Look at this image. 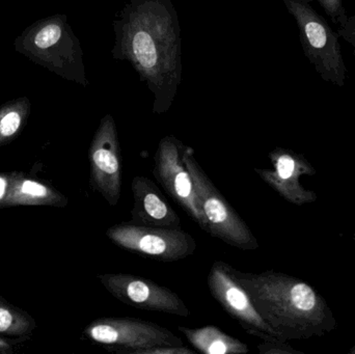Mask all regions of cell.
I'll list each match as a JSON object with an SVG mask.
<instances>
[{"label":"cell","instance_id":"52a82bcc","mask_svg":"<svg viewBox=\"0 0 355 354\" xmlns=\"http://www.w3.org/2000/svg\"><path fill=\"white\" fill-rule=\"evenodd\" d=\"M89 185L116 207L121 199L123 160L116 123L110 114L102 118L89 151Z\"/></svg>","mask_w":355,"mask_h":354},{"label":"cell","instance_id":"ac0fdd59","mask_svg":"<svg viewBox=\"0 0 355 354\" xmlns=\"http://www.w3.org/2000/svg\"><path fill=\"white\" fill-rule=\"evenodd\" d=\"M139 354H196V351L184 346H158L143 351Z\"/></svg>","mask_w":355,"mask_h":354},{"label":"cell","instance_id":"ba28073f","mask_svg":"<svg viewBox=\"0 0 355 354\" xmlns=\"http://www.w3.org/2000/svg\"><path fill=\"white\" fill-rule=\"evenodd\" d=\"M97 278L112 297L129 307L179 317L190 316V310L176 292L149 278L128 274H103Z\"/></svg>","mask_w":355,"mask_h":354},{"label":"cell","instance_id":"7a4b0ae2","mask_svg":"<svg viewBox=\"0 0 355 354\" xmlns=\"http://www.w3.org/2000/svg\"><path fill=\"white\" fill-rule=\"evenodd\" d=\"M184 161L191 175L198 204L206 218L205 232L241 251L257 249L258 241L250 227L221 195L194 157L193 149L188 145L184 151Z\"/></svg>","mask_w":355,"mask_h":354},{"label":"cell","instance_id":"9c48e42d","mask_svg":"<svg viewBox=\"0 0 355 354\" xmlns=\"http://www.w3.org/2000/svg\"><path fill=\"white\" fill-rule=\"evenodd\" d=\"M207 284L213 299L248 335L265 339L267 334H272L273 330L261 317L245 289L236 280L232 265L215 261L209 272Z\"/></svg>","mask_w":355,"mask_h":354},{"label":"cell","instance_id":"e0dca14e","mask_svg":"<svg viewBox=\"0 0 355 354\" xmlns=\"http://www.w3.org/2000/svg\"><path fill=\"white\" fill-rule=\"evenodd\" d=\"M28 340H31V337H21V338L0 337V354L14 353L18 347Z\"/></svg>","mask_w":355,"mask_h":354},{"label":"cell","instance_id":"7c38bea8","mask_svg":"<svg viewBox=\"0 0 355 354\" xmlns=\"http://www.w3.org/2000/svg\"><path fill=\"white\" fill-rule=\"evenodd\" d=\"M178 330L198 353L204 354H244L248 347L239 339L223 333L214 326L189 328L178 326Z\"/></svg>","mask_w":355,"mask_h":354},{"label":"cell","instance_id":"6da1fadb","mask_svg":"<svg viewBox=\"0 0 355 354\" xmlns=\"http://www.w3.org/2000/svg\"><path fill=\"white\" fill-rule=\"evenodd\" d=\"M121 51L155 95L154 112L172 105L181 74L179 24L166 0H137L121 23Z\"/></svg>","mask_w":355,"mask_h":354},{"label":"cell","instance_id":"277c9868","mask_svg":"<svg viewBox=\"0 0 355 354\" xmlns=\"http://www.w3.org/2000/svg\"><path fill=\"white\" fill-rule=\"evenodd\" d=\"M300 28L304 54L320 76L342 87L345 83L346 67L342 55L339 35L304 0H284Z\"/></svg>","mask_w":355,"mask_h":354},{"label":"cell","instance_id":"5b68a950","mask_svg":"<svg viewBox=\"0 0 355 354\" xmlns=\"http://www.w3.org/2000/svg\"><path fill=\"white\" fill-rule=\"evenodd\" d=\"M106 236L120 249L166 263L186 259L196 251V239L181 227L159 228L121 222L108 228Z\"/></svg>","mask_w":355,"mask_h":354},{"label":"cell","instance_id":"5bb4252c","mask_svg":"<svg viewBox=\"0 0 355 354\" xmlns=\"http://www.w3.org/2000/svg\"><path fill=\"white\" fill-rule=\"evenodd\" d=\"M293 305L300 311H310L316 303V297L312 289L306 284H297L290 289Z\"/></svg>","mask_w":355,"mask_h":354},{"label":"cell","instance_id":"30bf717a","mask_svg":"<svg viewBox=\"0 0 355 354\" xmlns=\"http://www.w3.org/2000/svg\"><path fill=\"white\" fill-rule=\"evenodd\" d=\"M133 207L130 222L139 226L180 228L181 218L157 185L147 177L132 179Z\"/></svg>","mask_w":355,"mask_h":354},{"label":"cell","instance_id":"8992f818","mask_svg":"<svg viewBox=\"0 0 355 354\" xmlns=\"http://www.w3.org/2000/svg\"><path fill=\"white\" fill-rule=\"evenodd\" d=\"M186 145L175 136H166L154 155L153 176L166 193L202 231L206 218L200 209L191 175L184 161Z\"/></svg>","mask_w":355,"mask_h":354},{"label":"cell","instance_id":"d6986e66","mask_svg":"<svg viewBox=\"0 0 355 354\" xmlns=\"http://www.w3.org/2000/svg\"><path fill=\"white\" fill-rule=\"evenodd\" d=\"M339 35L352 44L355 54V16L347 18L346 22L340 26Z\"/></svg>","mask_w":355,"mask_h":354},{"label":"cell","instance_id":"4fadbf2b","mask_svg":"<svg viewBox=\"0 0 355 354\" xmlns=\"http://www.w3.org/2000/svg\"><path fill=\"white\" fill-rule=\"evenodd\" d=\"M37 321L26 311L0 297V335L10 338L31 337Z\"/></svg>","mask_w":355,"mask_h":354},{"label":"cell","instance_id":"8fae6325","mask_svg":"<svg viewBox=\"0 0 355 354\" xmlns=\"http://www.w3.org/2000/svg\"><path fill=\"white\" fill-rule=\"evenodd\" d=\"M68 204V197L51 183L23 172H10V191L6 208L20 206L64 208Z\"/></svg>","mask_w":355,"mask_h":354},{"label":"cell","instance_id":"ffe728a7","mask_svg":"<svg viewBox=\"0 0 355 354\" xmlns=\"http://www.w3.org/2000/svg\"><path fill=\"white\" fill-rule=\"evenodd\" d=\"M10 172H0V209L6 208V201L10 191Z\"/></svg>","mask_w":355,"mask_h":354},{"label":"cell","instance_id":"3957f363","mask_svg":"<svg viewBox=\"0 0 355 354\" xmlns=\"http://www.w3.org/2000/svg\"><path fill=\"white\" fill-rule=\"evenodd\" d=\"M83 336L110 353L139 354L158 346H183L172 330L141 318L104 317L94 320Z\"/></svg>","mask_w":355,"mask_h":354},{"label":"cell","instance_id":"9a60e30c","mask_svg":"<svg viewBox=\"0 0 355 354\" xmlns=\"http://www.w3.org/2000/svg\"><path fill=\"white\" fill-rule=\"evenodd\" d=\"M62 27L58 25H47L35 35V46L41 49H48L58 43L62 37Z\"/></svg>","mask_w":355,"mask_h":354},{"label":"cell","instance_id":"2e32d148","mask_svg":"<svg viewBox=\"0 0 355 354\" xmlns=\"http://www.w3.org/2000/svg\"><path fill=\"white\" fill-rule=\"evenodd\" d=\"M322 6L327 15L333 19L334 22L343 25L347 20V16L344 10L343 0H317Z\"/></svg>","mask_w":355,"mask_h":354}]
</instances>
